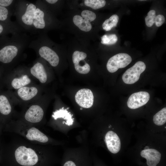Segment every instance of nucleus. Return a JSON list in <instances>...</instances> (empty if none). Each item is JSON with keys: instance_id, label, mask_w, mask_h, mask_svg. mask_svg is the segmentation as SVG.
I'll list each match as a JSON object with an SVG mask.
<instances>
[{"instance_id": "f257e3e1", "label": "nucleus", "mask_w": 166, "mask_h": 166, "mask_svg": "<svg viewBox=\"0 0 166 166\" xmlns=\"http://www.w3.org/2000/svg\"><path fill=\"white\" fill-rule=\"evenodd\" d=\"M32 144H20L14 147L13 155L16 161L23 166H33L39 160V151Z\"/></svg>"}, {"instance_id": "f03ea898", "label": "nucleus", "mask_w": 166, "mask_h": 166, "mask_svg": "<svg viewBox=\"0 0 166 166\" xmlns=\"http://www.w3.org/2000/svg\"><path fill=\"white\" fill-rule=\"evenodd\" d=\"M13 128L14 132L19 134L33 144L44 143L49 141L48 137L35 127L21 125H15Z\"/></svg>"}, {"instance_id": "7ed1b4c3", "label": "nucleus", "mask_w": 166, "mask_h": 166, "mask_svg": "<svg viewBox=\"0 0 166 166\" xmlns=\"http://www.w3.org/2000/svg\"><path fill=\"white\" fill-rule=\"evenodd\" d=\"M81 16L76 15L73 18L74 24L81 30L85 32L90 31L92 29L91 22L96 18V14L94 12L88 10H84L81 13Z\"/></svg>"}, {"instance_id": "20e7f679", "label": "nucleus", "mask_w": 166, "mask_h": 166, "mask_svg": "<svg viewBox=\"0 0 166 166\" xmlns=\"http://www.w3.org/2000/svg\"><path fill=\"white\" fill-rule=\"evenodd\" d=\"M131 56L127 53H118L109 58L107 65V69L109 72L113 73L120 68H124L132 61Z\"/></svg>"}, {"instance_id": "39448f33", "label": "nucleus", "mask_w": 166, "mask_h": 166, "mask_svg": "<svg viewBox=\"0 0 166 166\" xmlns=\"http://www.w3.org/2000/svg\"><path fill=\"white\" fill-rule=\"evenodd\" d=\"M146 67V65L143 62L141 61L137 62L124 73L122 76L123 82L128 84H132L136 82Z\"/></svg>"}, {"instance_id": "423d86ee", "label": "nucleus", "mask_w": 166, "mask_h": 166, "mask_svg": "<svg viewBox=\"0 0 166 166\" xmlns=\"http://www.w3.org/2000/svg\"><path fill=\"white\" fill-rule=\"evenodd\" d=\"M87 55L84 52L76 50L73 54L72 60L76 70L81 74H86L90 71V67L85 59Z\"/></svg>"}, {"instance_id": "0eeeda50", "label": "nucleus", "mask_w": 166, "mask_h": 166, "mask_svg": "<svg viewBox=\"0 0 166 166\" xmlns=\"http://www.w3.org/2000/svg\"><path fill=\"white\" fill-rule=\"evenodd\" d=\"M150 97L149 93L145 91L135 93L129 97L127 102L128 107L132 109L140 107L146 104Z\"/></svg>"}, {"instance_id": "6e6552de", "label": "nucleus", "mask_w": 166, "mask_h": 166, "mask_svg": "<svg viewBox=\"0 0 166 166\" xmlns=\"http://www.w3.org/2000/svg\"><path fill=\"white\" fill-rule=\"evenodd\" d=\"M94 97L92 91L88 89H83L76 93L75 99L77 103L85 108L91 107L93 103Z\"/></svg>"}, {"instance_id": "1a4fd4ad", "label": "nucleus", "mask_w": 166, "mask_h": 166, "mask_svg": "<svg viewBox=\"0 0 166 166\" xmlns=\"http://www.w3.org/2000/svg\"><path fill=\"white\" fill-rule=\"evenodd\" d=\"M44 111L42 108L38 105H33L30 106L24 115L25 120L32 124L38 123L42 119Z\"/></svg>"}, {"instance_id": "9d476101", "label": "nucleus", "mask_w": 166, "mask_h": 166, "mask_svg": "<svg viewBox=\"0 0 166 166\" xmlns=\"http://www.w3.org/2000/svg\"><path fill=\"white\" fill-rule=\"evenodd\" d=\"M105 141L109 151L113 154H116L120 151L121 143L117 134L113 131H108L105 136Z\"/></svg>"}, {"instance_id": "9b49d317", "label": "nucleus", "mask_w": 166, "mask_h": 166, "mask_svg": "<svg viewBox=\"0 0 166 166\" xmlns=\"http://www.w3.org/2000/svg\"><path fill=\"white\" fill-rule=\"evenodd\" d=\"M141 156L146 160L148 166H156L160 162L161 154L159 152L153 148L145 149L141 151Z\"/></svg>"}, {"instance_id": "f8f14e48", "label": "nucleus", "mask_w": 166, "mask_h": 166, "mask_svg": "<svg viewBox=\"0 0 166 166\" xmlns=\"http://www.w3.org/2000/svg\"><path fill=\"white\" fill-rule=\"evenodd\" d=\"M40 57L47 61L53 67L57 66L59 62V58L57 53L51 49L46 46L41 47L38 51Z\"/></svg>"}, {"instance_id": "ddd939ff", "label": "nucleus", "mask_w": 166, "mask_h": 166, "mask_svg": "<svg viewBox=\"0 0 166 166\" xmlns=\"http://www.w3.org/2000/svg\"><path fill=\"white\" fill-rule=\"evenodd\" d=\"M18 48L14 45L6 46L0 50V61L4 63L10 62L17 55Z\"/></svg>"}, {"instance_id": "4468645a", "label": "nucleus", "mask_w": 166, "mask_h": 166, "mask_svg": "<svg viewBox=\"0 0 166 166\" xmlns=\"http://www.w3.org/2000/svg\"><path fill=\"white\" fill-rule=\"evenodd\" d=\"M31 73L38 79L42 83H45L47 80V75L43 65L37 62L32 67L30 70Z\"/></svg>"}, {"instance_id": "2eb2a0df", "label": "nucleus", "mask_w": 166, "mask_h": 166, "mask_svg": "<svg viewBox=\"0 0 166 166\" xmlns=\"http://www.w3.org/2000/svg\"><path fill=\"white\" fill-rule=\"evenodd\" d=\"M38 93V89L35 87H24L19 89L18 94L22 100L28 101L35 96Z\"/></svg>"}, {"instance_id": "dca6fc26", "label": "nucleus", "mask_w": 166, "mask_h": 166, "mask_svg": "<svg viewBox=\"0 0 166 166\" xmlns=\"http://www.w3.org/2000/svg\"><path fill=\"white\" fill-rule=\"evenodd\" d=\"M36 9V6L33 3L28 5L25 13L21 18L22 22L28 26L33 24L34 13Z\"/></svg>"}, {"instance_id": "f3484780", "label": "nucleus", "mask_w": 166, "mask_h": 166, "mask_svg": "<svg viewBox=\"0 0 166 166\" xmlns=\"http://www.w3.org/2000/svg\"><path fill=\"white\" fill-rule=\"evenodd\" d=\"M44 12L39 8H36L34 14L33 25L37 29H42L45 26Z\"/></svg>"}, {"instance_id": "a211bd4d", "label": "nucleus", "mask_w": 166, "mask_h": 166, "mask_svg": "<svg viewBox=\"0 0 166 166\" xmlns=\"http://www.w3.org/2000/svg\"><path fill=\"white\" fill-rule=\"evenodd\" d=\"M72 115L70 112H69L66 109H64V107L57 110L53 113V117L55 120L58 118H62L66 120L65 123L68 125L73 124V119L72 118Z\"/></svg>"}, {"instance_id": "6ab92c4d", "label": "nucleus", "mask_w": 166, "mask_h": 166, "mask_svg": "<svg viewBox=\"0 0 166 166\" xmlns=\"http://www.w3.org/2000/svg\"><path fill=\"white\" fill-rule=\"evenodd\" d=\"M30 79L26 75L22 76L19 78H15L11 82L12 86L15 89H19L30 84Z\"/></svg>"}, {"instance_id": "aec40b11", "label": "nucleus", "mask_w": 166, "mask_h": 166, "mask_svg": "<svg viewBox=\"0 0 166 166\" xmlns=\"http://www.w3.org/2000/svg\"><path fill=\"white\" fill-rule=\"evenodd\" d=\"M12 108L7 97L4 95H0V113L2 114L9 115L11 111Z\"/></svg>"}, {"instance_id": "412c9836", "label": "nucleus", "mask_w": 166, "mask_h": 166, "mask_svg": "<svg viewBox=\"0 0 166 166\" xmlns=\"http://www.w3.org/2000/svg\"><path fill=\"white\" fill-rule=\"evenodd\" d=\"M119 17L117 15L114 14L112 15L103 23V29L106 31L110 30L112 28L116 26Z\"/></svg>"}, {"instance_id": "4be33fe9", "label": "nucleus", "mask_w": 166, "mask_h": 166, "mask_svg": "<svg viewBox=\"0 0 166 166\" xmlns=\"http://www.w3.org/2000/svg\"><path fill=\"white\" fill-rule=\"evenodd\" d=\"M153 121L155 124L158 126L162 125L166 123V107L161 109L153 116Z\"/></svg>"}, {"instance_id": "5701e85b", "label": "nucleus", "mask_w": 166, "mask_h": 166, "mask_svg": "<svg viewBox=\"0 0 166 166\" xmlns=\"http://www.w3.org/2000/svg\"><path fill=\"white\" fill-rule=\"evenodd\" d=\"M85 5L94 10H97L104 7L106 4L104 0H85Z\"/></svg>"}, {"instance_id": "b1692460", "label": "nucleus", "mask_w": 166, "mask_h": 166, "mask_svg": "<svg viewBox=\"0 0 166 166\" xmlns=\"http://www.w3.org/2000/svg\"><path fill=\"white\" fill-rule=\"evenodd\" d=\"M117 40V37L115 34L104 35L101 37V42L103 44L111 45L116 43Z\"/></svg>"}, {"instance_id": "393cba45", "label": "nucleus", "mask_w": 166, "mask_h": 166, "mask_svg": "<svg viewBox=\"0 0 166 166\" xmlns=\"http://www.w3.org/2000/svg\"><path fill=\"white\" fill-rule=\"evenodd\" d=\"M156 16L155 10H151L149 11L145 19L146 25L148 27H150L152 26L155 22Z\"/></svg>"}, {"instance_id": "a878e982", "label": "nucleus", "mask_w": 166, "mask_h": 166, "mask_svg": "<svg viewBox=\"0 0 166 166\" xmlns=\"http://www.w3.org/2000/svg\"><path fill=\"white\" fill-rule=\"evenodd\" d=\"M8 14V10L6 7L0 6V20H6L7 18Z\"/></svg>"}, {"instance_id": "bb28decb", "label": "nucleus", "mask_w": 166, "mask_h": 166, "mask_svg": "<svg viewBox=\"0 0 166 166\" xmlns=\"http://www.w3.org/2000/svg\"><path fill=\"white\" fill-rule=\"evenodd\" d=\"M165 21L164 16L161 14H159L156 16L155 21L156 25L157 27L161 26Z\"/></svg>"}, {"instance_id": "cd10ccee", "label": "nucleus", "mask_w": 166, "mask_h": 166, "mask_svg": "<svg viewBox=\"0 0 166 166\" xmlns=\"http://www.w3.org/2000/svg\"><path fill=\"white\" fill-rule=\"evenodd\" d=\"M12 0H0V6L3 7H6L11 4Z\"/></svg>"}, {"instance_id": "c85d7f7f", "label": "nucleus", "mask_w": 166, "mask_h": 166, "mask_svg": "<svg viewBox=\"0 0 166 166\" xmlns=\"http://www.w3.org/2000/svg\"><path fill=\"white\" fill-rule=\"evenodd\" d=\"M46 2H48L49 3L53 4H54L57 2L58 0H46L45 1Z\"/></svg>"}, {"instance_id": "c756f323", "label": "nucleus", "mask_w": 166, "mask_h": 166, "mask_svg": "<svg viewBox=\"0 0 166 166\" xmlns=\"http://www.w3.org/2000/svg\"><path fill=\"white\" fill-rule=\"evenodd\" d=\"M3 27L2 25L0 24V34L2 32L3 30Z\"/></svg>"}, {"instance_id": "7c9ffc66", "label": "nucleus", "mask_w": 166, "mask_h": 166, "mask_svg": "<svg viewBox=\"0 0 166 166\" xmlns=\"http://www.w3.org/2000/svg\"><path fill=\"white\" fill-rule=\"evenodd\" d=\"M81 109H82V108H81Z\"/></svg>"}]
</instances>
